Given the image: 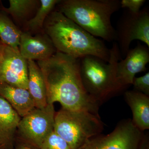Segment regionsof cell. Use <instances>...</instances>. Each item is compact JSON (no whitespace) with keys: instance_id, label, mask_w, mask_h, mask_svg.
<instances>
[{"instance_id":"1","label":"cell","mask_w":149,"mask_h":149,"mask_svg":"<svg viewBox=\"0 0 149 149\" xmlns=\"http://www.w3.org/2000/svg\"><path fill=\"white\" fill-rule=\"evenodd\" d=\"M37 64L45 83L48 104L58 102L65 109L99 115L100 104L88 95L82 83L80 58L56 52Z\"/></svg>"},{"instance_id":"2","label":"cell","mask_w":149,"mask_h":149,"mask_svg":"<svg viewBox=\"0 0 149 149\" xmlns=\"http://www.w3.org/2000/svg\"><path fill=\"white\" fill-rule=\"evenodd\" d=\"M43 31L57 52L81 58L93 56L109 61L110 49L97 39L58 10H53L44 24Z\"/></svg>"},{"instance_id":"3","label":"cell","mask_w":149,"mask_h":149,"mask_svg":"<svg viewBox=\"0 0 149 149\" xmlns=\"http://www.w3.org/2000/svg\"><path fill=\"white\" fill-rule=\"evenodd\" d=\"M56 6L57 10L94 37L108 42L116 40L111 17L120 8V1L63 0Z\"/></svg>"},{"instance_id":"4","label":"cell","mask_w":149,"mask_h":149,"mask_svg":"<svg viewBox=\"0 0 149 149\" xmlns=\"http://www.w3.org/2000/svg\"><path fill=\"white\" fill-rule=\"evenodd\" d=\"M121 58L117 43L110 49L108 62L93 56L80 58V74L85 91L100 104L123 89L118 82L116 66Z\"/></svg>"},{"instance_id":"5","label":"cell","mask_w":149,"mask_h":149,"mask_svg":"<svg viewBox=\"0 0 149 149\" xmlns=\"http://www.w3.org/2000/svg\"><path fill=\"white\" fill-rule=\"evenodd\" d=\"M104 124L99 115L84 110L62 108L56 112L54 131L72 149H78L86 141L100 135Z\"/></svg>"},{"instance_id":"6","label":"cell","mask_w":149,"mask_h":149,"mask_svg":"<svg viewBox=\"0 0 149 149\" xmlns=\"http://www.w3.org/2000/svg\"><path fill=\"white\" fill-rule=\"evenodd\" d=\"M56 112L54 104L35 108L21 118L16 133L19 143L40 149L46 138L54 131Z\"/></svg>"},{"instance_id":"7","label":"cell","mask_w":149,"mask_h":149,"mask_svg":"<svg viewBox=\"0 0 149 149\" xmlns=\"http://www.w3.org/2000/svg\"><path fill=\"white\" fill-rule=\"evenodd\" d=\"M115 31L120 56H125L134 40L143 42L149 48L148 8H144L136 13L127 10L118 22Z\"/></svg>"},{"instance_id":"8","label":"cell","mask_w":149,"mask_h":149,"mask_svg":"<svg viewBox=\"0 0 149 149\" xmlns=\"http://www.w3.org/2000/svg\"><path fill=\"white\" fill-rule=\"evenodd\" d=\"M143 135L130 119L121 121L109 134L95 136L78 149H138Z\"/></svg>"},{"instance_id":"9","label":"cell","mask_w":149,"mask_h":149,"mask_svg":"<svg viewBox=\"0 0 149 149\" xmlns=\"http://www.w3.org/2000/svg\"><path fill=\"white\" fill-rule=\"evenodd\" d=\"M0 83L27 90V60L20 54L19 49L6 46L0 61Z\"/></svg>"},{"instance_id":"10","label":"cell","mask_w":149,"mask_h":149,"mask_svg":"<svg viewBox=\"0 0 149 149\" xmlns=\"http://www.w3.org/2000/svg\"><path fill=\"white\" fill-rule=\"evenodd\" d=\"M120 61V60H119ZM116 66V77L122 89L132 85L137 73L145 71L149 62V48L139 43L129 50L124 59H120Z\"/></svg>"},{"instance_id":"11","label":"cell","mask_w":149,"mask_h":149,"mask_svg":"<svg viewBox=\"0 0 149 149\" xmlns=\"http://www.w3.org/2000/svg\"><path fill=\"white\" fill-rule=\"evenodd\" d=\"M20 54L26 60H45L57 52L49 37L45 32L33 36L27 31L22 33L19 47Z\"/></svg>"},{"instance_id":"12","label":"cell","mask_w":149,"mask_h":149,"mask_svg":"<svg viewBox=\"0 0 149 149\" xmlns=\"http://www.w3.org/2000/svg\"><path fill=\"white\" fill-rule=\"evenodd\" d=\"M21 118L8 102L0 96V149H14Z\"/></svg>"},{"instance_id":"13","label":"cell","mask_w":149,"mask_h":149,"mask_svg":"<svg viewBox=\"0 0 149 149\" xmlns=\"http://www.w3.org/2000/svg\"><path fill=\"white\" fill-rule=\"evenodd\" d=\"M0 96L8 102L20 117H24L36 107L27 89L0 83Z\"/></svg>"},{"instance_id":"14","label":"cell","mask_w":149,"mask_h":149,"mask_svg":"<svg viewBox=\"0 0 149 149\" xmlns=\"http://www.w3.org/2000/svg\"><path fill=\"white\" fill-rule=\"evenodd\" d=\"M125 98L132 111L134 125L142 132L149 129V96L138 91H128Z\"/></svg>"},{"instance_id":"15","label":"cell","mask_w":149,"mask_h":149,"mask_svg":"<svg viewBox=\"0 0 149 149\" xmlns=\"http://www.w3.org/2000/svg\"><path fill=\"white\" fill-rule=\"evenodd\" d=\"M28 67L27 90L37 108L45 107L47 105V91L42 73L37 63L27 61Z\"/></svg>"},{"instance_id":"16","label":"cell","mask_w":149,"mask_h":149,"mask_svg":"<svg viewBox=\"0 0 149 149\" xmlns=\"http://www.w3.org/2000/svg\"><path fill=\"white\" fill-rule=\"evenodd\" d=\"M9 6L6 8L0 2V10L24 26L34 16L40 5V1L37 0H9Z\"/></svg>"},{"instance_id":"17","label":"cell","mask_w":149,"mask_h":149,"mask_svg":"<svg viewBox=\"0 0 149 149\" xmlns=\"http://www.w3.org/2000/svg\"><path fill=\"white\" fill-rule=\"evenodd\" d=\"M60 0H41L40 7L34 16L24 25V31L30 34L43 33L44 24L48 16Z\"/></svg>"},{"instance_id":"18","label":"cell","mask_w":149,"mask_h":149,"mask_svg":"<svg viewBox=\"0 0 149 149\" xmlns=\"http://www.w3.org/2000/svg\"><path fill=\"white\" fill-rule=\"evenodd\" d=\"M22 31L8 15L0 10V40L5 45L19 49Z\"/></svg>"},{"instance_id":"19","label":"cell","mask_w":149,"mask_h":149,"mask_svg":"<svg viewBox=\"0 0 149 149\" xmlns=\"http://www.w3.org/2000/svg\"><path fill=\"white\" fill-rule=\"evenodd\" d=\"M40 149H72L64 139L54 131L46 138Z\"/></svg>"},{"instance_id":"20","label":"cell","mask_w":149,"mask_h":149,"mask_svg":"<svg viewBox=\"0 0 149 149\" xmlns=\"http://www.w3.org/2000/svg\"><path fill=\"white\" fill-rule=\"evenodd\" d=\"M135 91L149 96V72L141 77L134 78L133 84Z\"/></svg>"},{"instance_id":"21","label":"cell","mask_w":149,"mask_h":149,"mask_svg":"<svg viewBox=\"0 0 149 149\" xmlns=\"http://www.w3.org/2000/svg\"><path fill=\"white\" fill-rule=\"evenodd\" d=\"M146 1L145 0H122L120 1V7L127 8L132 13H138Z\"/></svg>"},{"instance_id":"22","label":"cell","mask_w":149,"mask_h":149,"mask_svg":"<svg viewBox=\"0 0 149 149\" xmlns=\"http://www.w3.org/2000/svg\"><path fill=\"white\" fill-rule=\"evenodd\" d=\"M138 149H149V137L147 135H143Z\"/></svg>"},{"instance_id":"23","label":"cell","mask_w":149,"mask_h":149,"mask_svg":"<svg viewBox=\"0 0 149 149\" xmlns=\"http://www.w3.org/2000/svg\"><path fill=\"white\" fill-rule=\"evenodd\" d=\"M14 149H40L27 146L25 144L19 143L15 146Z\"/></svg>"},{"instance_id":"24","label":"cell","mask_w":149,"mask_h":149,"mask_svg":"<svg viewBox=\"0 0 149 149\" xmlns=\"http://www.w3.org/2000/svg\"><path fill=\"white\" fill-rule=\"evenodd\" d=\"M5 45L3 44L1 41H0V61L2 59L3 57V54L5 48L6 47Z\"/></svg>"},{"instance_id":"25","label":"cell","mask_w":149,"mask_h":149,"mask_svg":"<svg viewBox=\"0 0 149 149\" xmlns=\"http://www.w3.org/2000/svg\"><path fill=\"white\" fill-rule=\"evenodd\" d=\"M0 41H1V40H0Z\"/></svg>"}]
</instances>
